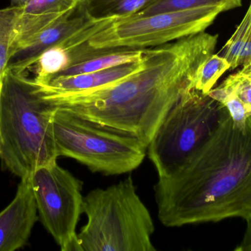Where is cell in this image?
<instances>
[{
    "mask_svg": "<svg viewBox=\"0 0 251 251\" xmlns=\"http://www.w3.org/2000/svg\"><path fill=\"white\" fill-rule=\"evenodd\" d=\"M152 0H81L86 14L94 20L127 17L143 8Z\"/></svg>",
    "mask_w": 251,
    "mask_h": 251,
    "instance_id": "obj_15",
    "label": "cell"
},
{
    "mask_svg": "<svg viewBox=\"0 0 251 251\" xmlns=\"http://www.w3.org/2000/svg\"><path fill=\"white\" fill-rule=\"evenodd\" d=\"M218 35H190L143 50V66L100 89L47 94L50 105L86 120L138 139L146 147L171 108L194 88L198 69L215 53Z\"/></svg>",
    "mask_w": 251,
    "mask_h": 251,
    "instance_id": "obj_1",
    "label": "cell"
},
{
    "mask_svg": "<svg viewBox=\"0 0 251 251\" xmlns=\"http://www.w3.org/2000/svg\"><path fill=\"white\" fill-rule=\"evenodd\" d=\"M28 0H10L11 6L13 7H22L26 4Z\"/></svg>",
    "mask_w": 251,
    "mask_h": 251,
    "instance_id": "obj_22",
    "label": "cell"
},
{
    "mask_svg": "<svg viewBox=\"0 0 251 251\" xmlns=\"http://www.w3.org/2000/svg\"><path fill=\"white\" fill-rule=\"evenodd\" d=\"M243 0H152L137 13L136 16H145L165 12L180 11L199 7H218L225 12L241 7Z\"/></svg>",
    "mask_w": 251,
    "mask_h": 251,
    "instance_id": "obj_16",
    "label": "cell"
},
{
    "mask_svg": "<svg viewBox=\"0 0 251 251\" xmlns=\"http://www.w3.org/2000/svg\"><path fill=\"white\" fill-rule=\"evenodd\" d=\"M226 92L237 96L247 108L249 116L251 112V81L240 72L230 75L220 85Z\"/></svg>",
    "mask_w": 251,
    "mask_h": 251,
    "instance_id": "obj_19",
    "label": "cell"
},
{
    "mask_svg": "<svg viewBox=\"0 0 251 251\" xmlns=\"http://www.w3.org/2000/svg\"><path fill=\"white\" fill-rule=\"evenodd\" d=\"M22 7L0 9V94L9 60L14 51L16 25Z\"/></svg>",
    "mask_w": 251,
    "mask_h": 251,
    "instance_id": "obj_17",
    "label": "cell"
},
{
    "mask_svg": "<svg viewBox=\"0 0 251 251\" xmlns=\"http://www.w3.org/2000/svg\"><path fill=\"white\" fill-rule=\"evenodd\" d=\"M38 218L62 251H82L76 225L83 214V184L57 162L29 175Z\"/></svg>",
    "mask_w": 251,
    "mask_h": 251,
    "instance_id": "obj_8",
    "label": "cell"
},
{
    "mask_svg": "<svg viewBox=\"0 0 251 251\" xmlns=\"http://www.w3.org/2000/svg\"><path fill=\"white\" fill-rule=\"evenodd\" d=\"M231 64L226 58L219 54H212L201 65L198 69L194 83V89L203 94H208L215 86L218 80Z\"/></svg>",
    "mask_w": 251,
    "mask_h": 251,
    "instance_id": "obj_18",
    "label": "cell"
},
{
    "mask_svg": "<svg viewBox=\"0 0 251 251\" xmlns=\"http://www.w3.org/2000/svg\"><path fill=\"white\" fill-rule=\"evenodd\" d=\"M1 134H0V157H1Z\"/></svg>",
    "mask_w": 251,
    "mask_h": 251,
    "instance_id": "obj_23",
    "label": "cell"
},
{
    "mask_svg": "<svg viewBox=\"0 0 251 251\" xmlns=\"http://www.w3.org/2000/svg\"><path fill=\"white\" fill-rule=\"evenodd\" d=\"M143 57V50L100 49L91 46L89 53L85 58L71 65L54 78L97 72L113 66L137 61L141 60Z\"/></svg>",
    "mask_w": 251,
    "mask_h": 251,
    "instance_id": "obj_13",
    "label": "cell"
},
{
    "mask_svg": "<svg viewBox=\"0 0 251 251\" xmlns=\"http://www.w3.org/2000/svg\"><path fill=\"white\" fill-rule=\"evenodd\" d=\"M54 107L27 72L6 69L0 94L1 165L22 178L57 162Z\"/></svg>",
    "mask_w": 251,
    "mask_h": 251,
    "instance_id": "obj_3",
    "label": "cell"
},
{
    "mask_svg": "<svg viewBox=\"0 0 251 251\" xmlns=\"http://www.w3.org/2000/svg\"><path fill=\"white\" fill-rule=\"evenodd\" d=\"M38 220L29 175L21 178L11 203L0 212V251H14L27 244Z\"/></svg>",
    "mask_w": 251,
    "mask_h": 251,
    "instance_id": "obj_9",
    "label": "cell"
},
{
    "mask_svg": "<svg viewBox=\"0 0 251 251\" xmlns=\"http://www.w3.org/2000/svg\"><path fill=\"white\" fill-rule=\"evenodd\" d=\"M143 58L97 72L56 77L45 85L38 84L41 91L47 94H68L94 91L116 84L132 75L143 66Z\"/></svg>",
    "mask_w": 251,
    "mask_h": 251,
    "instance_id": "obj_12",
    "label": "cell"
},
{
    "mask_svg": "<svg viewBox=\"0 0 251 251\" xmlns=\"http://www.w3.org/2000/svg\"><path fill=\"white\" fill-rule=\"evenodd\" d=\"M86 225L77 234L82 251H155L154 224L132 178L84 197Z\"/></svg>",
    "mask_w": 251,
    "mask_h": 251,
    "instance_id": "obj_4",
    "label": "cell"
},
{
    "mask_svg": "<svg viewBox=\"0 0 251 251\" xmlns=\"http://www.w3.org/2000/svg\"><path fill=\"white\" fill-rule=\"evenodd\" d=\"M80 1L28 0L21 9L18 18L14 51L25 45L41 31L67 16Z\"/></svg>",
    "mask_w": 251,
    "mask_h": 251,
    "instance_id": "obj_11",
    "label": "cell"
},
{
    "mask_svg": "<svg viewBox=\"0 0 251 251\" xmlns=\"http://www.w3.org/2000/svg\"><path fill=\"white\" fill-rule=\"evenodd\" d=\"M235 251H251V218L246 221V229L244 237Z\"/></svg>",
    "mask_w": 251,
    "mask_h": 251,
    "instance_id": "obj_20",
    "label": "cell"
},
{
    "mask_svg": "<svg viewBox=\"0 0 251 251\" xmlns=\"http://www.w3.org/2000/svg\"><path fill=\"white\" fill-rule=\"evenodd\" d=\"M219 55L229 62L231 70L251 63V1L243 20Z\"/></svg>",
    "mask_w": 251,
    "mask_h": 251,
    "instance_id": "obj_14",
    "label": "cell"
},
{
    "mask_svg": "<svg viewBox=\"0 0 251 251\" xmlns=\"http://www.w3.org/2000/svg\"><path fill=\"white\" fill-rule=\"evenodd\" d=\"M54 109L53 135L58 157L75 159L91 172L105 175L127 173L143 163L147 147L138 139Z\"/></svg>",
    "mask_w": 251,
    "mask_h": 251,
    "instance_id": "obj_5",
    "label": "cell"
},
{
    "mask_svg": "<svg viewBox=\"0 0 251 251\" xmlns=\"http://www.w3.org/2000/svg\"><path fill=\"white\" fill-rule=\"evenodd\" d=\"M97 21L91 19L79 3L67 16L16 49L9 60L7 69L26 72L44 52L61 44Z\"/></svg>",
    "mask_w": 251,
    "mask_h": 251,
    "instance_id": "obj_10",
    "label": "cell"
},
{
    "mask_svg": "<svg viewBox=\"0 0 251 251\" xmlns=\"http://www.w3.org/2000/svg\"><path fill=\"white\" fill-rule=\"evenodd\" d=\"M224 106L197 90L181 96L165 116L147 147L158 176L178 169L216 128Z\"/></svg>",
    "mask_w": 251,
    "mask_h": 251,
    "instance_id": "obj_6",
    "label": "cell"
},
{
    "mask_svg": "<svg viewBox=\"0 0 251 251\" xmlns=\"http://www.w3.org/2000/svg\"><path fill=\"white\" fill-rule=\"evenodd\" d=\"M166 227L251 218V116L237 126L224 108L206 141L154 186Z\"/></svg>",
    "mask_w": 251,
    "mask_h": 251,
    "instance_id": "obj_2",
    "label": "cell"
},
{
    "mask_svg": "<svg viewBox=\"0 0 251 251\" xmlns=\"http://www.w3.org/2000/svg\"><path fill=\"white\" fill-rule=\"evenodd\" d=\"M223 10L199 7L145 16L131 15L113 20L88 43L100 49L144 50L204 32Z\"/></svg>",
    "mask_w": 251,
    "mask_h": 251,
    "instance_id": "obj_7",
    "label": "cell"
},
{
    "mask_svg": "<svg viewBox=\"0 0 251 251\" xmlns=\"http://www.w3.org/2000/svg\"><path fill=\"white\" fill-rule=\"evenodd\" d=\"M239 72L251 81V63L243 66V68L239 71Z\"/></svg>",
    "mask_w": 251,
    "mask_h": 251,
    "instance_id": "obj_21",
    "label": "cell"
}]
</instances>
